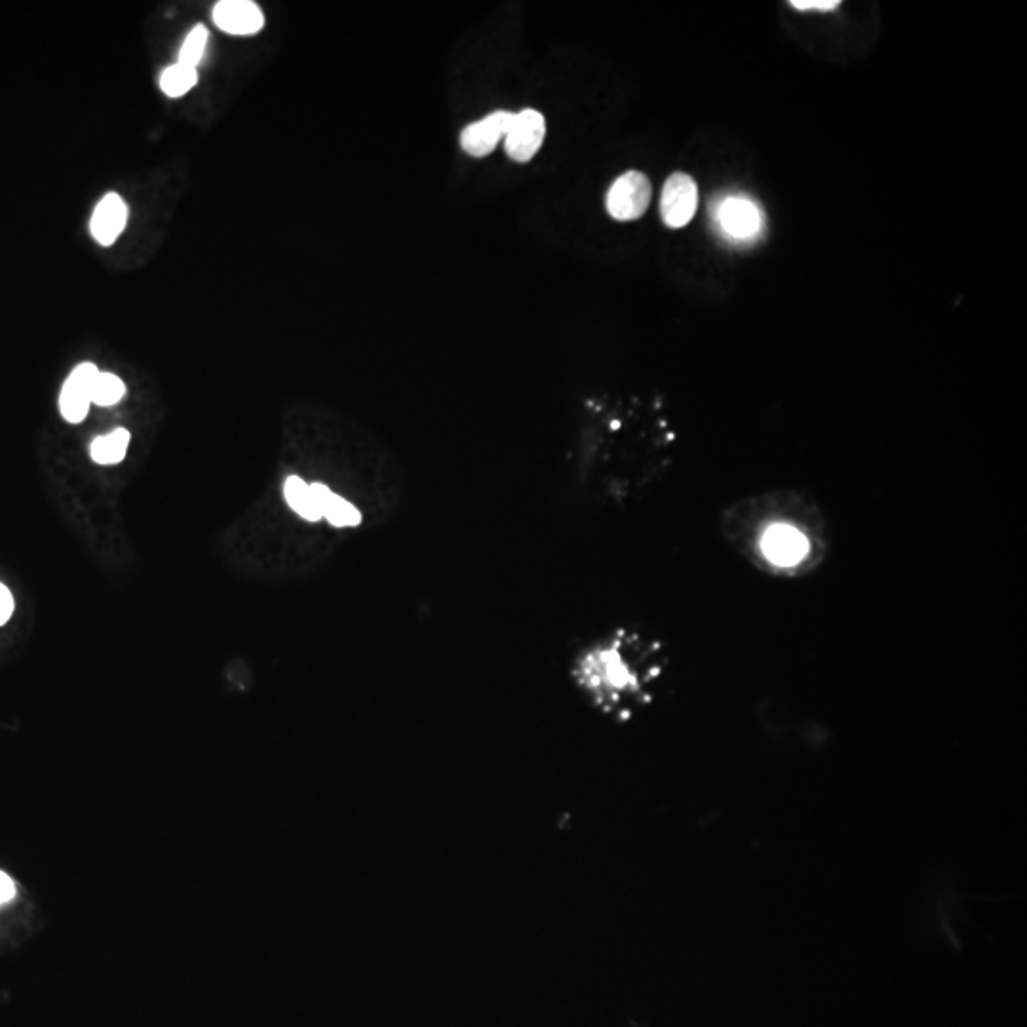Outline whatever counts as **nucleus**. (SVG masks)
Listing matches in <instances>:
<instances>
[{
	"label": "nucleus",
	"mask_w": 1027,
	"mask_h": 1027,
	"mask_svg": "<svg viewBox=\"0 0 1027 1027\" xmlns=\"http://www.w3.org/2000/svg\"><path fill=\"white\" fill-rule=\"evenodd\" d=\"M588 419L571 451L577 497L598 506H628L662 484L676 463L678 434L659 400L609 407L588 402Z\"/></svg>",
	"instance_id": "obj_1"
},
{
	"label": "nucleus",
	"mask_w": 1027,
	"mask_h": 1027,
	"mask_svg": "<svg viewBox=\"0 0 1027 1027\" xmlns=\"http://www.w3.org/2000/svg\"><path fill=\"white\" fill-rule=\"evenodd\" d=\"M676 678V657L655 632L615 624L575 643L563 679L582 708L626 729L657 712Z\"/></svg>",
	"instance_id": "obj_2"
},
{
	"label": "nucleus",
	"mask_w": 1027,
	"mask_h": 1027,
	"mask_svg": "<svg viewBox=\"0 0 1027 1027\" xmlns=\"http://www.w3.org/2000/svg\"><path fill=\"white\" fill-rule=\"evenodd\" d=\"M721 539L756 571L795 581L814 575L830 556V524L822 506L795 487H771L725 504Z\"/></svg>",
	"instance_id": "obj_3"
},
{
	"label": "nucleus",
	"mask_w": 1027,
	"mask_h": 1027,
	"mask_svg": "<svg viewBox=\"0 0 1027 1027\" xmlns=\"http://www.w3.org/2000/svg\"><path fill=\"white\" fill-rule=\"evenodd\" d=\"M653 187L647 175L626 172L611 185L607 193V212L617 221H636L647 212Z\"/></svg>",
	"instance_id": "obj_4"
},
{
	"label": "nucleus",
	"mask_w": 1027,
	"mask_h": 1027,
	"mask_svg": "<svg viewBox=\"0 0 1027 1027\" xmlns=\"http://www.w3.org/2000/svg\"><path fill=\"white\" fill-rule=\"evenodd\" d=\"M698 206V189L695 179L689 174L676 172L664 183L660 196V215L666 227L681 229L695 214Z\"/></svg>",
	"instance_id": "obj_5"
},
{
	"label": "nucleus",
	"mask_w": 1027,
	"mask_h": 1027,
	"mask_svg": "<svg viewBox=\"0 0 1027 1027\" xmlns=\"http://www.w3.org/2000/svg\"><path fill=\"white\" fill-rule=\"evenodd\" d=\"M546 136L544 117L535 109H525L514 115L512 126L504 137V149L516 162H529L539 153Z\"/></svg>",
	"instance_id": "obj_6"
},
{
	"label": "nucleus",
	"mask_w": 1027,
	"mask_h": 1027,
	"mask_svg": "<svg viewBox=\"0 0 1027 1027\" xmlns=\"http://www.w3.org/2000/svg\"><path fill=\"white\" fill-rule=\"evenodd\" d=\"M99 369L94 364H80L73 369L59 394V409L65 421L80 423L92 406V390Z\"/></svg>",
	"instance_id": "obj_7"
},
{
	"label": "nucleus",
	"mask_w": 1027,
	"mask_h": 1027,
	"mask_svg": "<svg viewBox=\"0 0 1027 1027\" xmlns=\"http://www.w3.org/2000/svg\"><path fill=\"white\" fill-rule=\"evenodd\" d=\"M514 115L508 111H497L478 122L468 124L461 134L463 151L474 158H484L495 151L499 141L506 137L512 126Z\"/></svg>",
	"instance_id": "obj_8"
},
{
	"label": "nucleus",
	"mask_w": 1027,
	"mask_h": 1027,
	"mask_svg": "<svg viewBox=\"0 0 1027 1027\" xmlns=\"http://www.w3.org/2000/svg\"><path fill=\"white\" fill-rule=\"evenodd\" d=\"M214 23L227 35L250 37L263 29L265 16L252 0H221L212 12Z\"/></svg>",
	"instance_id": "obj_9"
},
{
	"label": "nucleus",
	"mask_w": 1027,
	"mask_h": 1027,
	"mask_svg": "<svg viewBox=\"0 0 1027 1027\" xmlns=\"http://www.w3.org/2000/svg\"><path fill=\"white\" fill-rule=\"evenodd\" d=\"M128 223V206L117 193L105 194L97 202L94 215L90 219V233L97 244L113 246L118 236L126 229Z\"/></svg>",
	"instance_id": "obj_10"
},
{
	"label": "nucleus",
	"mask_w": 1027,
	"mask_h": 1027,
	"mask_svg": "<svg viewBox=\"0 0 1027 1027\" xmlns=\"http://www.w3.org/2000/svg\"><path fill=\"white\" fill-rule=\"evenodd\" d=\"M719 223L725 229V233L735 238H748L759 233L761 214L750 200L742 196H733L721 204Z\"/></svg>",
	"instance_id": "obj_11"
},
{
	"label": "nucleus",
	"mask_w": 1027,
	"mask_h": 1027,
	"mask_svg": "<svg viewBox=\"0 0 1027 1027\" xmlns=\"http://www.w3.org/2000/svg\"><path fill=\"white\" fill-rule=\"evenodd\" d=\"M282 491H284V501L299 520L309 522V524L322 522V516L312 499L311 487L301 476H297V474L288 476Z\"/></svg>",
	"instance_id": "obj_12"
},
{
	"label": "nucleus",
	"mask_w": 1027,
	"mask_h": 1027,
	"mask_svg": "<svg viewBox=\"0 0 1027 1027\" xmlns=\"http://www.w3.org/2000/svg\"><path fill=\"white\" fill-rule=\"evenodd\" d=\"M130 432L118 428L107 436H99L90 447L92 459L99 465H117L126 457V449L130 446Z\"/></svg>",
	"instance_id": "obj_13"
},
{
	"label": "nucleus",
	"mask_w": 1027,
	"mask_h": 1027,
	"mask_svg": "<svg viewBox=\"0 0 1027 1027\" xmlns=\"http://www.w3.org/2000/svg\"><path fill=\"white\" fill-rule=\"evenodd\" d=\"M196 82H198V71L193 67L181 65V63H174V65L166 67L158 80L160 90L172 99L189 94L196 86Z\"/></svg>",
	"instance_id": "obj_14"
},
{
	"label": "nucleus",
	"mask_w": 1027,
	"mask_h": 1027,
	"mask_svg": "<svg viewBox=\"0 0 1027 1027\" xmlns=\"http://www.w3.org/2000/svg\"><path fill=\"white\" fill-rule=\"evenodd\" d=\"M208 39H210V31L206 25L198 23L191 29V33L185 37L181 48H179V58L177 63L181 65H187V67H193L196 69L200 65V61L206 54V48H208Z\"/></svg>",
	"instance_id": "obj_15"
},
{
	"label": "nucleus",
	"mask_w": 1027,
	"mask_h": 1027,
	"mask_svg": "<svg viewBox=\"0 0 1027 1027\" xmlns=\"http://www.w3.org/2000/svg\"><path fill=\"white\" fill-rule=\"evenodd\" d=\"M126 394V387L122 379L115 373H103L99 371L92 390V404L101 407L115 406Z\"/></svg>",
	"instance_id": "obj_16"
},
{
	"label": "nucleus",
	"mask_w": 1027,
	"mask_h": 1027,
	"mask_svg": "<svg viewBox=\"0 0 1027 1027\" xmlns=\"http://www.w3.org/2000/svg\"><path fill=\"white\" fill-rule=\"evenodd\" d=\"M792 8L795 10H801V12H809V10H816V12H832L835 8H839V0H792L790 2Z\"/></svg>",
	"instance_id": "obj_17"
},
{
	"label": "nucleus",
	"mask_w": 1027,
	"mask_h": 1027,
	"mask_svg": "<svg viewBox=\"0 0 1027 1027\" xmlns=\"http://www.w3.org/2000/svg\"><path fill=\"white\" fill-rule=\"evenodd\" d=\"M14 613V598L10 590L0 582V626L6 624Z\"/></svg>",
	"instance_id": "obj_18"
},
{
	"label": "nucleus",
	"mask_w": 1027,
	"mask_h": 1027,
	"mask_svg": "<svg viewBox=\"0 0 1027 1027\" xmlns=\"http://www.w3.org/2000/svg\"><path fill=\"white\" fill-rule=\"evenodd\" d=\"M16 894V885L14 881L6 875V873L0 872V906L8 904Z\"/></svg>",
	"instance_id": "obj_19"
}]
</instances>
